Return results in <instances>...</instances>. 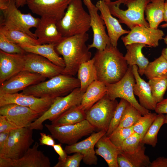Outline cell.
<instances>
[{"instance_id":"cell-28","label":"cell","mask_w":167,"mask_h":167,"mask_svg":"<svg viewBox=\"0 0 167 167\" xmlns=\"http://www.w3.org/2000/svg\"><path fill=\"white\" fill-rule=\"evenodd\" d=\"M26 52L36 54L47 58L52 63L62 68L65 66L64 61L60 57L55 49L53 44H44L36 45H18Z\"/></svg>"},{"instance_id":"cell-23","label":"cell","mask_w":167,"mask_h":167,"mask_svg":"<svg viewBox=\"0 0 167 167\" xmlns=\"http://www.w3.org/2000/svg\"><path fill=\"white\" fill-rule=\"evenodd\" d=\"M39 146L36 142L21 158L13 159L12 167H50L49 158L38 150Z\"/></svg>"},{"instance_id":"cell-17","label":"cell","mask_w":167,"mask_h":167,"mask_svg":"<svg viewBox=\"0 0 167 167\" xmlns=\"http://www.w3.org/2000/svg\"><path fill=\"white\" fill-rule=\"evenodd\" d=\"M24 70L39 74L49 79L62 74L63 68L57 66L41 56L27 53L24 55Z\"/></svg>"},{"instance_id":"cell-58","label":"cell","mask_w":167,"mask_h":167,"mask_svg":"<svg viewBox=\"0 0 167 167\" xmlns=\"http://www.w3.org/2000/svg\"><path fill=\"white\" fill-rule=\"evenodd\" d=\"M104 0L106 3H108L111 2V0Z\"/></svg>"},{"instance_id":"cell-56","label":"cell","mask_w":167,"mask_h":167,"mask_svg":"<svg viewBox=\"0 0 167 167\" xmlns=\"http://www.w3.org/2000/svg\"><path fill=\"white\" fill-rule=\"evenodd\" d=\"M164 42L167 45V35H166V36L163 38Z\"/></svg>"},{"instance_id":"cell-24","label":"cell","mask_w":167,"mask_h":167,"mask_svg":"<svg viewBox=\"0 0 167 167\" xmlns=\"http://www.w3.org/2000/svg\"><path fill=\"white\" fill-rule=\"evenodd\" d=\"M132 69L135 80L134 86V94L139 98L141 106L148 110H155L157 103L153 98L150 86L140 76L137 65L132 66Z\"/></svg>"},{"instance_id":"cell-45","label":"cell","mask_w":167,"mask_h":167,"mask_svg":"<svg viewBox=\"0 0 167 167\" xmlns=\"http://www.w3.org/2000/svg\"><path fill=\"white\" fill-rule=\"evenodd\" d=\"M40 134L41 136L39 139L40 145H45L53 147L55 144L54 139L51 135H46L45 133L42 132L40 133Z\"/></svg>"},{"instance_id":"cell-50","label":"cell","mask_w":167,"mask_h":167,"mask_svg":"<svg viewBox=\"0 0 167 167\" xmlns=\"http://www.w3.org/2000/svg\"><path fill=\"white\" fill-rule=\"evenodd\" d=\"M12 162L11 159L0 157V167H12Z\"/></svg>"},{"instance_id":"cell-31","label":"cell","mask_w":167,"mask_h":167,"mask_svg":"<svg viewBox=\"0 0 167 167\" xmlns=\"http://www.w3.org/2000/svg\"><path fill=\"white\" fill-rule=\"evenodd\" d=\"M77 73L78 78L80 84V89L84 92L92 83L97 80L94 58L83 63L80 66Z\"/></svg>"},{"instance_id":"cell-2","label":"cell","mask_w":167,"mask_h":167,"mask_svg":"<svg viewBox=\"0 0 167 167\" xmlns=\"http://www.w3.org/2000/svg\"><path fill=\"white\" fill-rule=\"evenodd\" d=\"M97 80L105 84H114L126 74L128 65L122 54L112 45L101 51H97L93 57Z\"/></svg>"},{"instance_id":"cell-10","label":"cell","mask_w":167,"mask_h":167,"mask_svg":"<svg viewBox=\"0 0 167 167\" xmlns=\"http://www.w3.org/2000/svg\"><path fill=\"white\" fill-rule=\"evenodd\" d=\"M33 130L27 127L10 131L6 145L0 152V157L16 160L23 156L34 142Z\"/></svg>"},{"instance_id":"cell-43","label":"cell","mask_w":167,"mask_h":167,"mask_svg":"<svg viewBox=\"0 0 167 167\" xmlns=\"http://www.w3.org/2000/svg\"><path fill=\"white\" fill-rule=\"evenodd\" d=\"M71 156H67L63 161L58 160L54 167H79L83 156L79 153H75Z\"/></svg>"},{"instance_id":"cell-49","label":"cell","mask_w":167,"mask_h":167,"mask_svg":"<svg viewBox=\"0 0 167 167\" xmlns=\"http://www.w3.org/2000/svg\"><path fill=\"white\" fill-rule=\"evenodd\" d=\"M10 131L0 132V152L5 148L7 142Z\"/></svg>"},{"instance_id":"cell-5","label":"cell","mask_w":167,"mask_h":167,"mask_svg":"<svg viewBox=\"0 0 167 167\" xmlns=\"http://www.w3.org/2000/svg\"><path fill=\"white\" fill-rule=\"evenodd\" d=\"M90 22V15L84 10L82 0H72L56 24L62 37H67L87 33Z\"/></svg>"},{"instance_id":"cell-11","label":"cell","mask_w":167,"mask_h":167,"mask_svg":"<svg viewBox=\"0 0 167 167\" xmlns=\"http://www.w3.org/2000/svg\"><path fill=\"white\" fill-rule=\"evenodd\" d=\"M45 126L54 139L61 144L68 145L76 143L81 138L92 133L96 129L86 119L73 125L55 126L46 124Z\"/></svg>"},{"instance_id":"cell-41","label":"cell","mask_w":167,"mask_h":167,"mask_svg":"<svg viewBox=\"0 0 167 167\" xmlns=\"http://www.w3.org/2000/svg\"><path fill=\"white\" fill-rule=\"evenodd\" d=\"M0 50L9 54H24L27 53L19 45L9 40L0 31Z\"/></svg>"},{"instance_id":"cell-20","label":"cell","mask_w":167,"mask_h":167,"mask_svg":"<svg viewBox=\"0 0 167 167\" xmlns=\"http://www.w3.org/2000/svg\"><path fill=\"white\" fill-rule=\"evenodd\" d=\"M57 21L49 16L41 17L34 34L40 45L53 44L55 45L63 37L58 31Z\"/></svg>"},{"instance_id":"cell-22","label":"cell","mask_w":167,"mask_h":167,"mask_svg":"<svg viewBox=\"0 0 167 167\" xmlns=\"http://www.w3.org/2000/svg\"><path fill=\"white\" fill-rule=\"evenodd\" d=\"M95 5L100 12V17L106 27L111 45L117 47L119 38L124 34L128 33L130 31L122 28L118 20L112 16L107 3L104 0L98 1Z\"/></svg>"},{"instance_id":"cell-54","label":"cell","mask_w":167,"mask_h":167,"mask_svg":"<svg viewBox=\"0 0 167 167\" xmlns=\"http://www.w3.org/2000/svg\"><path fill=\"white\" fill-rule=\"evenodd\" d=\"M167 61V46L163 49L161 54Z\"/></svg>"},{"instance_id":"cell-48","label":"cell","mask_w":167,"mask_h":167,"mask_svg":"<svg viewBox=\"0 0 167 167\" xmlns=\"http://www.w3.org/2000/svg\"><path fill=\"white\" fill-rule=\"evenodd\" d=\"M149 167H167V157H159L151 162Z\"/></svg>"},{"instance_id":"cell-38","label":"cell","mask_w":167,"mask_h":167,"mask_svg":"<svg viewBox=\"0 0 167 167\" xmlns=\"http://www.w3.org/2000/svg\"><path fill=\"white\" fill-rule=\"evenodd\" d=\"M157 115L156 113L149 112L142 115L133 126L134 132L140 135L141 140L156 119Z\"/></svg>"},{"instance_id":"cell-52","label":"cell","mask_w":167,"mask_h":167,"mask_svg":"<svg viewBox=\"0 0 167 167\" xmlns=\"http://www.w3.org/2000/svg\"><path fill=\"white\" fill-rule=\"evenodd\" d=\"M83 2L87 8L92 7L95 6L92 3L91 0H83Z\"/></svg>"},{"instance_id":"cell-37","label":"cell","mask_w":167,"mask_h":167,"mask_svg":"<svg viewBox=\"0 0 167 167\" xmlns=\"http://www.w3.org/2000/svg\"><path fill=\"white\" fill-rule=\"evenodd\" d=\"M142 116L140 113L130 103L124 111L118 127L128 128L133 126Z\"/></svg>"},{"instance_id":"cell-47","label":"cell","mask_w":167,"mask_h":167,"mask_svg":"<svg viewBox=\"0 0 167 167\" xmlns=\"http://www.w3.org/2000/svg\"><path fill=\"white\" fill-rule=\"evenodd\" d=\"M55 152L59 155L58 160L62 161H64L66 159L67 154L64 150L62 148L61 143L55 144L53 147Z\"/></svg>"},{"instance_id":"cell-34","label":"cell","mask_w":167,"mask_h":167,"mask_svg":"<svg viewBox=\"0 0 167 167\" xmlns=\"http://www.w3.org/2000/svg\"><path fill=\"white\" fill-rule=\"evenodd\" d=\"M144 74L148 79L161 77L167 75V61L161 55L154 61L149 62Z\"/></svg>"},{"instance_id":"cell-36","label":"cell","mask_w":167,"mask_h":167,"mask_svg":"<svg viewBox=\"0 0 167 167\" xmlns=\"http://www.w3.org/2000/svg\"><path fill=\"white\" fill-rule=\"evenodd\" d=\"M148 83L156 102L157 104L161 101L164 99V95L167 89V75L149 79Z\"/></svg>"},{"instance_id":"cell-15","label":"cell","mask_w":167,"mask_h":167,"mask_svg":"<svg viewBox=\"0 0 167 167\" xmlns=\"http://www.w3.org/2000/svg\"><path fill=\"white\" fill-rule=\"evenodd\" d=\"M46 78L37 73L21 71L0 84V95L18 93L29 86L45 80Z\"/></svg>"},{"instance_id":"cell-26","label":"cell","mask_w":167,"mask_h":167,"mask_svg":"<svg viewBox=\"0 0 167 167\" xmlns=\"http://www.w3.org/2000/svg\"><path fill=\"white\" fill-rule=\"evenodd\" d=\"M96 154L102 157L109 167H118L117 157L121 152L115 146L105 134L102 136L95 145Z\"/></svg>"},{"instance_id":"cell-57","label":"cell","mask_w":167,"mask_h":167,"mask_svg":"<svg viewBox=\"0 0 167 167\" xmlns=\"http://www.w3.org/2000/svg\"><path fill=\"white\" fill-rule=\"evenodd\" d=\"M167 124V114L165 115V120L164 122V124Z\"/></svg>"},{"instance_id":"cell-7","label":"cell","mask_w":167,"mask_h":167,"mask_svg":"<svg viewBox=\"0 0 167 167\" xmlns=\"http://www.w3.org/2000/svg\"><path fill=\"white\" fill-rule=\"evenodd\" d=\"M84 92L76 88L65 96L55 98L49 108L29 127L32 130H42L45 120L52 121L73 107L80 105Z\"/></svg>"},{"instance_id":"cell-39","label":"cell","mask_w":167,"mask_h":167,"mask_svg":"<svg viewBox=\"0 0 167 167\" xmlns=\"http://www.w3.org/2000/svg\"><path fill=\"white\" fill-rule=\"evenodd\" d=\"M130 103L126 100L121 98L115 109L108 129L105 135L108 136L119 126L124 111Z\"/></svg>"},{"instance_id":"cell-46","label":"cell","mask_w":167,"mask_h":167,"mask_svg":"<svg viewBox=\"0 0 167 167\" xmlns=\"http://www.w3.org/2000/svg\"><path fill=\"white\" fill-rule=\"evenodd\" d=\"M155 110L157 114H167V98L157 104Z\"/></svg>"},{"instance_id":"cell-13","label":"cell","mask_w":167,"mask_h":167,"mask_svg":"<svg viewBox=\"0 0 167 167\" xmlns=\"http://www.w3.org/2000/svg\"><path fill=\"white\" fill-rule=\"evenodd\" d=\"M72 0H28L26 4L33 13L41 17H50L58 22L64 15Z\"/></svg>"},{"instance_id":"cell-6","label":"cell","mask_w":167,"mask_h":167,"mask_svg":"<svg viewBox=\"0 0 167 167\" xmlns=\"http://www.w3.org/2000/svg\"><path fill=\"white\" fill-rule=\"evenodd\" d=\"M18 8L15 0H0V9L2 13L0 26L21 31L36 39L30 29L37 27L40 18H35L30 13H23Z\"/></svg>"},{"instance_id":"cell-8","label":"cell","mask_w":167,"mask_h":167,"mask_svg":"<svg viewBox=\"0 0 167 167\" xmlns=\"http://www.w3.org/2000/svg\"><path fill=\"white\" fill-rule=\"evenodd\" d=\"M118 104L116 99H110L106 94L85 111L86 119L96 129L107 132Z\"/></svg>"},{"instance_id":"cell-40","label":"cell","mask_w":167,"mask_h":167,"mask_svg":"<svg viewBox=\"0 0 167 167\" xmlns=\"http://www.w3.org/2000/svg\"><path fill=\"white\" fill-rule=\"evenodd\" d=\"M134 132L133 126L128 128L118 127L108 136L111 142L119 148L124 141Z\"/></svg>"},{"instance_id":"cell-19","label":"cell","mask_w":167,"mask_h":167,"mask_svg":"<svg viewBox=\"0 0 167 167\" xmlns=\"http://www.w3.org/2000/svg\"><path fill=\"white\" fill-rule=\"evenodd\" d=\"M90 16V26L93 32L92 43L88 46L89 49L94 48L101 51L111 45L110 40L106 33L105 23L99 15V11L96 5L87 8Z\"/></svg>"},{"instance_id":"cell-16","label":"cell","mask_w":167,"mask_h":167,"mask_svg":"<svg viewBox=\"0 0 167 167\" xmlns=\"http://www.w3.org/2000/svg\"><path fill=\"white\" fill-rule=\"evenodd\" d=\"M165 34L162 30L143 26L133 28L128 33L121 37L125 46L134 43H140L156 47Z\"/></svg>"},{"instance_id":"cell-51","label":"cell","mask_w":167,"mask_h":167,"mask_svg":"<svg viewBox=\"0 0 167 167\" xmlns=\"http://www.w3.org/2000/svg\"><path fill=\"white\" fill-rule=\"evenodd\" d=\"M28 0H15V4L17 7L18 8L24 6L26 4Z\"/></svg>"},{"instance_id":"cell-30","label":"cell","mask_w":167,"mask_h":167,"mask_svg":"<svg viewBox=\"0 0 167 167\" xmlns=\"http://www.w3.org/2000/svg\"><path fill=\"white\" fill-rule=\"evenodd\" d=\"M166 0H151L147 5L145 13L150 28L158 29L164 21L165 4Z\"/></svg>"},{"instance_id":"cell-1","label":"cell","mask_w":167,"mask_h":167,"mask_svg":"<svg viewBox=\"0 0 167 167\" xmlns=\"http://www.w3.org/2000/svg\"><path fill=\"white\" fill-rule=\"evenodd\" d=\"M87 33L63 37L55 46L58 54L62 55L65 66L62 74L74 76L80 65L91 59L92 54L86 45L89 39Z\"/></svg>"},{"instance_id":"cell-42","label":"cell","mask_w":167,"mask_h":167,"mask_svg":"<svg viewBox=\"0 0 167 167\" xmlns=\"http://www.w3.org/2000/svg\"><path fill=\"white\" fill-rule=\"evenodd\" d=\"M141 141L140 135L134 132L124 141L119 148L122 152H133L138 148Z\"/></svg>"},{"instance_id":"cell-35","label":"cell","mask_w":167,"mask_h":167,"mask_svg":"<svg viewBox=\"0 0 167 167\" xmlns=\"http://www.w3.org/2000/svg\"><path fill=\"white\" fill-rule=\"evenodd\" d=\"M165 115L157 114L156 118L146 132L141 142L155 147L157 143V135L161 126L164 124Z\"/></svg>"},{"instance_id":"cell-12","label":"cell","mask_w":167,"mask_h":167,"mask_svg":"<svg viewBox=\"0 0 167 167\" xmlns=\"http://www.w3.org/2000/svg\"><path fill=\"white\" fill-rule=\"evenodd\" d=\"M54 98H39L22 92L5 94L0 95V106L15 104L28 107L42 115L49 108Z\"/></svg>"},{"instance_id":"cell-44","label":"cell","mask_w":167,"mask_h":167,"mask_svg":"<svg viewBox=\"0 0 167 167\" xmlns=\"http://www.w3.org/2000/svg\"><path fill=\"white\" fill-rule=\"evenodd\" d=\"M18 128L6 117L0 115V132L10 131L12 130Z\"/></svg>"},{"instance_id":"cell-25","label":"cell","mask_w":167,"mask_h":167,"mask_svg":"<svg viewBox=\"0 0 167 167\" xmlns=\"http://www.w3.org/2000/svg\"><path fill=\"white\" fill-rule=\"evenodd\" d=\"M144 145L140 142L133 152L121 151L117 157L118 167H149L151 162L148 156L145 154Z\"/></svg>"},{"instance_id":"cell-3","label":"cell","mask_w":167,"mask_h":167,"mask_svg":"<svg viewBox=\"0 0 167 167\" xmlns=\"http://www.w3.org/2000/svg\"><path fill=\"white\" fill-rule=\"evenodd\" d=\"M80 87L78 78L62 74L47 80L29 86L21 92L39 98H54L66 95Z\"/></svg>"},{"instance_id":"cell-33","label":"cell","mask_w":167,"mask_h":167,"mask_svg":"<svg viewBox=\"0 0 167 167\" xmlns=\"http://www.w3.org/2000/svg\"><path fill=\"white\" fill-rule=\"evenodd\" d=\"M0 31L2 32L9 40L18 45H40L37 39L19 30L0 26Z\"/></svg>"},{"instance_id":"cell-53","label":"cell","mask_w":167,"mask_h":167,"mask_svg":"<svg viewBox=\"0 0 167 167\" xmlns=\"http://www.w3.org/2000/svg\"><path fill=\"white\" fill-rule=\"evenodd\" d=\"M164 21L167 23V0H166L165 4Z\"/></svg>"},{"instance_id":"cell-29","label":"cell","mask_w":167,"mask_h":167,"mask_svg":"<svg viewBox=\"0 0 167 167\" xmlns=\"http://www.w3.org/2000/svg\"><path fill=\"white\" fill-rule=\"evenodd\" d=\"M107 91L105 83L98 80L94 81L84 92L79 107L86 111L106 94Z\"/></svg>"},{"instance_id":"cell-4","label":"cell","mask_w":167,"mask_h":167,"mask_svg":"<svg viewBox=\"0 0 167 167\" xmlns=\"http://www.w3.org/2000/svg\"><path fill=\"white\" fill-rule=\"evenodd\" d=\"M151 0H118L107 3L112 15L120 23L130 29L143 26L149 27L144 17L146 7Z\"/></svg>"},{"instance_id":"cell-32","label":"cell","mask_w":167,"mask_h":167,"mask_svg":"<svg viewBox=\"0 0 167 167\" xmlns=\"http://www.w3.org/2000/svg\"><path fill=\"white\" fill-rule=\"evenodd\" d=\"M79 105L73 107L66 110L51 121V124L55 126L73 125L86 120L85 111Z\"/></svg>"},{"instance_id":"cell-21","label":"cell","mask_w":167,"mask_h":167,"mask_svg":"<svg viewBox=\"0 0 167 167\" xmlns=\"http://www.w3.org/2000/svg\"><path fill=\"white\" fill-rule=\"evenodd\" d=\"M24 54H9L0 50V84L19 72L24 71Z\"/></svg>"},{"instance_id":"cell-14","label":"cell","mask_w":167,"mask_h":167,"mask_svg":"<svg viewBox=\"0 0 167 167\" xmlns=\"http://www.w3.org/2000/svg\"><path fill=\"white\" fill-rule=\"evenodd\" d=\"M0 115L5 116L18 128L29 127L41 114L30 108L15 104L0 106Z\"/></svg>"},{"instance_id":"cell-55","label":"cell","mask_w":167,"mask_h":167,"mask_svg":"<svg viewBox=\"0 0 167 167\" xmlns=\"http://www.w3.org/2000/svg\"><path fill=\"white\" fill-rule=\"evenodd\" d=\"M160 27L162 28H166L167 27V23H165V24H162Z\"/></svg>"},{"instance_id":"cell-27","label":"cell","mask_w":167,"mask_h":167,"mask_svg":"<svg viewBox=\"0 0 167 167\" xmlns=\"http://www.w3.org/2000/svg\"><path fill=\"white\" fill-rule=\"evenodd\" d=\"M146 46L145 44L140 43H134L126 46V53L125 58L129 66L137 65L138 68V72L142 76L148 64V59L142 52V49Z\"/></svg>"},{"instance_id":"cell-18","label":"cell","mask_w":167,"mask_h":167,"mask_svg":"<svg viewBox=\"0 0 167 167\" xmlns=\"http://www.w3.org/2000/svg\"><path fill=\"white\" fill-rule=\"evenodd\" d=\"M106 132L101 130L93 133L83 140L72 145H66L64 150L67 154L75 153H81L83 156L82 160L84 163L89 165H96L98 159L96 155L94 147L100 139Z\"/></svg>"},{"instance_id":"cell-9","label":"cell","mask_w":167,"mask_h":167,"mask_svg":"<svg viewBox=\"0 0 167 167\" xmlns=\"http://www.w3.org/2000/svg\"><path fill=\"white\" fill-rule=\"evenodd\" d=\"M135 83L132 66L128 65L126 74L120 80L114 84H106L107 87L106 94L112 100L118 98L126 100L135 107L142 115H144L150 112L141 106L135 98L134 92Z\"/></svg>"}]
</instances>
